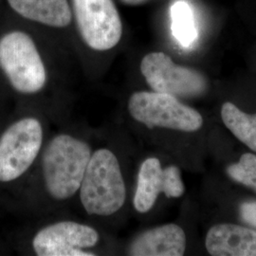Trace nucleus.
Segmentation results:
<instances>
[{
  "mask_svg": "<svg viewBox=\"0 0 256 256\" xmlns=\"http://www.w3.org/2000/svg\"><path fill=\"white\" fill-rule=\"evenodd\" d=\"M92 152L88 142L66 133L58 134L48 142L42 153L41 171L52 198L64 202L79 192Z\"/></svg>",
  "mask_w": 256,
  "mask_h": 256,
  "instance_id": "f257e3e1",
  "label": "nucleus"
},
{
  "mask_svg": "<svg viewBox=\"0 0 256 256\" xmlns=\"http://www.w3.org/2000/svg\"><path fill=\"white\" fill-rule=\"evenodd\" d=\"M84 212L106 218L117 214L126 200V187L116 154L108 148L92 152L79 189Z\"/></svg>",
  "mask_w": 256,
  "mask_h": 256,
  "instance_id": "f03ea898",
  "label": "nucleus"
},
{
  "mask_svg": "<svg viewBox=\"0 0 256 256\" xmlns=\"http://www.w3.org/2000/svg\"><path fill=\"white\" fill-rule=\"evenodd\" d=\"M0 68L19 93L36 94L46 84L42 57L32 37L23 32H10L0 38Z\"/></svg>",
  "mask_w": 256,
  "mask_h": 256,
  "instance_id": "7ed1b4c3",
  "label": "nucleus"
},
{
  "mask_svg": "<svg viewBox=\"0 0 256 256\" xmlns=\"http://www.w3.org/2000/svg\"><path fill=\"white\" fill-rule=\"evenodd\" d=\"M130 116L146 128L194 132L202 128V115L172 95L156 92H134L128 100Z\"/></svg>",
  "mask_w": 256,
  "mask_h": 256,
  "instance_id": "20e7f679",
  "label": "nucleus"
},
{
  "mask_svg": "<svg viewBox=\"0 0 256 256\" xmlns=\"http://www.w3.org/2000/svg\"><path fill=\"white\" fill-rule=\"evenodd\" d=\"M44 128L36 117L14 122L0 136V182H14L36 162L43 149Z\"/></svg>",
  "mask_w": 256,
  "mask_h": 256,
  "instance_id": "39448f33",
  "label": "nucleus"
},
{
  "mask_svg": "<svg viewBox=\"0 0 256 256\" xmlns=\"http://www.w3.org/2000/svg\"><path fill=\"white\" fill-rule=\"evenodd\" d=\"M140 72L153 92L176 98H194L206 92L208 82L200 72L174 63L164 52H151L140 62Z\"/></svg>",
  "mask_w": 256,
  "mask_h": 256,
  "instance_id": "423d86ee",
  "label": "nucleus"
},
{
  "mask_svg": "<svg viewBox=\"0 0 256 256\" xmlns=\"http://www.w3.org/2000/svg\"><path fill=\"white\" fill-rule=\"evenodd\" d=\"M75 18L84 43L94 50L119 44L122 24L113 0H72Z\"/></svg>",
  "mask_w": 256,
  "mask_h": 256,
  "instance_id": "0eeeda50",
  "label": "nucleus"
},
{
  "mask_svg": "<svg viewBox=\"0 0 256 256\" xmlns=\"http://www.w3.org/2000/svg\"><path fill=\"white\" fill-rule=\"evenodd\" d=\"M100 239L99 232L92 226L63 220L39 230L32 245L38 256H94L92 248Z\"/></svg>",
  "mask_w": 256,
  "mask_h": 256,
  "instance_id": "6e6552de",
  "label": "nucleus"
},
{
  "mask_svg": "<svg viewBox=\"0 0 256 256\" xmlns=\"http://www.w3.org/2000/svg\"><path fill=\"white\" fill-rule=\"evenodd\" d=\"M185 186L178 167L169 165L164 168L156 158H148L140 167L137 186L133 198L135 210L146 214L151 210L160 194L168 198L182 196Z\"/></svg>",
  "mask_w": 256,
  "mask_h": 256,
  "instance_id": "1a4fd4ad",
  "label": "nucleus"
},
{
  "mask_svg": "<svg viewBox=\"0 0 256 256\" xmlns=\"http://www.w3.org/2000/svg\"><path fill=\"white\" fill-rule=\"evenodd\" d=\"M186 250V234L178 225L169 223L147 230L128 247L133 256H182Z\"/></svg>",
  "mask_w": 256,
  "mask_h": 256,
  "instance_id": "9d476101",
  "label": "nucleus"
},
{
  "mask_svg": "<svg viewBox=\"0 0 256 256\" xmlns=\"http://www.w3.org/2000/svg\"><path fill=\"white\" fill-rule=\"evenodd\" d=\"M205 246L212 256H256V230L218 224L209 230Z\"/></svg>",
  "mask_w": 256,
  "mask_h": 256,
  "instance_id": "9b49d317",
  "label": "nucleus"
},
{
  "mask_svg": "<svg viewBox=\"0 0 256 256\" xmlns=\"http://www.w3.org/2000/svg\"><path fill=\"white\" fill-rule=\"evenodd\" d=\"M8 3L22 18L46 26L64 28L72 21L68 0H8Z\"/></svg>",
  "mask_w": 256,
  "mask_h": 256,
  "instance_id": "f8f14e48",
  "label": "nucleus"
},
{
  "mask_svg": "<svg viewBox=\"0 0 256 256\" xmlns=\"http://www.w3.org/2000/svg\"><path fill=\"white\" fill-rule=\"evenodd\" d=\"M221 117L224 124L240 142L256 152V114L250 115L232 102L222 106Z\"/></svg>",
  "mask_w": 256,
  "mask_h": 256,
  "instance_id": "ddd939ff",
  "label": "nucleus"
},
{
  "mask_svg": "<svg viewBox=\"0 0 256 256\" xmlns=\"http://www.w3.org/2000/svg\"><path fill=\"white\" fill-rule=\"evenodd\" d=\"M171 30L174 39L183 48H190L198 40V32L192 7L184 0H176L170 8Z\"/></svg>",
  "mask_w": 256,
  "mask_h": 256,
  "instance_id": "4468645a",
  "label": "nucleus"
},
{
  "mask_svg": "<svg viewBox=\"0 0 256 256\" xmlns=\"http://www.w3.org/2000/svg\"><path fill=\"white\" fill-rule=\"evenodd\" d=\"M227 173L234 180L250 187L256 192V155L254 154H244L238 164L228 167Z\"/></svg>",
  "mask_w": 256,
  "mask_h": 256,
  "instance_id": "2eb2a0df",
  "label": "nucleus"
},
{
  "mask_svg": "<svg viewBox=\"0 0 256 256\" xmlns=\"http://www.w3.org/2000/svg\"><path fill=\"white\" fill-rule=\"evenodd\" d=\"M241 218L256 228V202H244L240 207Z\"/></svg>",
  "mask_w": 256,
  "mask_h": 256,
  "instance_id": "dca6fc26",
  "label": "nucleus"
},
{
  "mask_svg": "<svg viewBox=\"0 0 256 256\" xmlns=\"http://www.w3.org/2000/svg\"><path fill=\"white\" fill-rule=\"evenodd\" d=\"M148 0H122V3L126 4V5H130V6H136V5H140L144 2H146Z\"/></svg>",
  "mask_w": 256,
  "mask_h": 256,
  "instance_id": "f3484780",
  "label": "nucleus"
}]
</instances>
